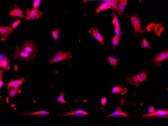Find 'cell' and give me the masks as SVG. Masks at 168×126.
<instances>
[{"instance_id": "44dd1931", "label": "cell", "mask_w": 168, "mask_h": 126, "mask_svg": "<svg viewBox=\"0 0 168 126\" xmlns=\"http://www.w3.org/2000/svg\"><path fill=\"white\" fill-rule=\"evenodd\" d=\"M168 113V110H162L161 109H159L157 111L152 113H150L149 114H147L144 115V117H148L151 116L156 114H167Z\"/></svg>"}, {"instance_id": "ba28073f", "label": "cell", "mask_w": 168, "mask_h": 126, "mask_svg": "<svg viewBox=\"0 0 168 126\" xmlns=\"http://www.w3.org/2000/svg\"><path fill=\"white\" fill-rule=\"evenodd\" d=\"M13 31L11 26H1L0 33L2 37L1 38V40L2 41L6 40L8 36L11 34Z\"/></svg>"}, {"instance_id": "9a60e30c", "label": "cell", "mask_w": 168, "mask_h": 126, "mask_svg": "<svg viewBox=\"0 0 168 126\" xmlns=\"http://www.w3.org/2000/svg\"><path fill=\"white\" fill-rule=\"evenodd\" d=\"M88 114V113L84 110H79L74 111L71 112H68L67 113L60 115L65 116H82L86 115Z\"/></svg>"}, {"instance_id": "2e32d148", "label": "cell", "mask_w": 168, "mask_h": 126, "mask_svg": "<svg viewBox=\"0 0 168 126\" xmlns=\"http://www.w3.org/2000/svg\"><path fill=\"white\" fill-rule=\"evenodd\" d=\"M106 59L107 62L112 65L114 69H116L117 65L119 61V58L109 56L107 57Z\"/></svg>"}, {"instance_id": "1f68e13d", "label": "cell", "mask_w": 168, "mask_h": 126, "mask_svg": "<svg viewBox=\"0 0 168 126\" xmlns=\"http://www.w3.org/2000/svg\"><path fill=\"white\" fill-rule=\"evenodd\" d=\"M166 115V114H156L152 115L150 117H164Z\"/></svg>"}, {"instance_id": "8fae6325", "label": "cell", "mask_w": 168, "mask_h": 126, "mask_svg": "<svg viewBox=\"0 0 168 126\" xmlns=\"http://www.w3.org/2000/svg\"><path fill=\"white\" fill-rule=\"evenodd\" d=\"M119 2V3L117 8H115L113 7L112 9L117 12L119 15H121L124 10L128 2L126 0H120Z\"/></svg>"}, {"instance_id": "f546056e", "label": "cell", "mask_w": 168, "mask_h": 126, "mask_svg": "<svg viewBox=\"0 0 168 126\" xmlns=\"http://www.w3.org/2000/svg\"><path fill=\"white\" fill-rule=\"evenodd\" d=\"M21 22V21L19 20L14 21L13 24H11L12 28L15 29L18 26H19L20 25Z\"/></svg>"}, {"instance_id": "cb8c5ba5", "label": "cell", "mask_w": 168, "mask_h": 126, "mask_svg": "<svg viewBox=\"0 0 168 126\" xmlns=\"http://www.w3.org/2000/svg\"><path fill=\"white\" fill-rule=\"evenodd\" d=\"M120 28V26L119 25L118 26H115V35L119 38L120 37V36L122 34V32L121 31Z\"/></svg>"}, {"instance_id": "52a82bcc", "label": "cell", "mask_w": 168, "mask_h": 126, "mask_svg": "<svg viewBox=\"0 0 168 126\" xmlns=\"http://www.w3.org/2000/svg\"><path fill=\"white\" fill-rule=\"evenodd\" d=\"M131 23L134 26L135 30V35H137L142 32L141 27V20L137 15H135L131 18Z\"/></svg>"}, {"instance_id": "836d02e7", "label": "cell", "mask_w": 168, "mask_h": 126, "mask_svg": "<svg viewBox=\"0 0 168 126\" xmlns=\"http://www.w3.org/2000/svg\"><path fill=\"white\" fill-rule=\"evenodd\" d=\"M148 110L150 113H153L155 111L154 108L152 107H150L148 109Z\"/></svg>"}, {"instance_id": "f1b7e54d", "label": "cell", "mask_w": 168, "mask_h": 126, "mask_svg": "<svg viewBox=\"0 0 168 126\" xmlns=\"http://www.w3.org/2000/svg\"><path fill=\"white\" fill-rule=\"evenodd\" d=\"M119 2V0H111L109 5L111 7L116 8L118 5Z\"/></svg>"}, {"instance_id": "6da1fadb", "label": "cell", "mask_w": 168, "mask_h": 126, "mask_svg": "<svg viewBox=\"0 0 168 126\" xmlns=\"http://www.w3.org/2000/svg\"><path fill=\"white\" fill-rule=\"evenodd\" d=\"M15 54L13 55L12 57L21 61H22L21 57H23L25 58V61L28 62L31 60H33L36 57V53L33 52L30 53H27L21 51L17 46L15 47Z\"/></svg>"}, {"instance_id": "83f0119b", "label": "cell", "mask_w": 168, "mask_h": 126, "mask_svg": "<svg viewBox=\"0 0 168 126\" xmlns=\"http://www.w3.org/2000/svg\"><path fill=\"white\" fill-rule=\"evenodd\" d=\"M64 94L63 93H61L60 95L58 96V98L57 101L61 103H66V101L64 99Z\"/></svg>"}, {"instance_id": "4dcf8cb0", "label": "cell", "mask_w": 168, "mask_h": 126, "mask_svg": "<svg viewBox=\"0 0 168 126\" xmlns=\"http://www.w3.org/2000/svg\"><path fill=\"white\" fill-rule=\"evenodd\" d=\"M6 72L5 71H4L0 69V88L1 89V87L3 84V82L2 80V78Z\"/></svg>"}, {"instance_id": "7402d4cb", "label": "cell", "mask_w": 168, "mask_h": 126, "mask_svg": "<svg viewBox=\"0 0 168 126\" xmlns=\"http://www.w3.org/2000/svg\"><path fill=\"white\" fill-rule=\"evenodd\" d=\"M119 39L115 35L110 40L113 45V49H114L115 47L118 45L119 44Z\"/></svg>"}, {"instance_id": "e575fe53", "label": "cell", "mask_w": 168, "mask_h": 126, "mask_svg": "<svg viewBox=\"0 0 168 126\" xmlns=\"http://www.w3.org/2000/svg\"><path fill=\"white\" fill-rule=\"evenodd\" d=\"M102 1H103L105 3L109 5L111 0H103Z\"/></svg>"}, {"instance_id": "4316f807", "label": "cell", "mask_w": 168, "mask_h": 126, "mask_svg": "<svg viewBox=\"0 0 168 126\" xmlns=\"http://www.w3.org/2000/svg\"><path fill=\"white\" fill-rule=\"evenodd\" d=\"M151 47L149 46L146 38H144L142 41V43L141 45V48L143 47H148L150 49Z\"/></svg>"}, {"instance_id": "ac0fdd59", "label": "cell", "mask_w": 168, "mask_h": 126, "mask_svg": "<svg viewBox=\"0 0 168 126\" xmlns=\"http://www.w3.org/2000/svg\"><path fill=\"white\" fill-rule=\"evenodd\" d=\"M50 112L45 111H41L35 112H34L28 113V114H23L18 115H36L37 116H39L43 115H48Z\"/></svg>"}, {"instance_id": "9c48e42d", "label": "cell", "mask_w": 168, "mask_h": 126, "mask_svg": "<svg viewBox=\"0 0 168 126\" xmlns=\"http://www.w3.org/2000/svg\"><path fill=\"white\" fill-rule=\"evenodd\" d=\"M14 8L10 12L9 15L12 17H20L25 18L24 15V11L21 10L16 4L14 6Z\"/></svg>"}, {"instance_id": "d6986e66", "label": "cell", "mask_w": 168, "mask_h": 126, "mask_svg": "<svg viewBox=\"0 0 168 126\" xmlns=\"http://www.w3.org/2000/svg\"><path fill=\"white\" fill-rule=\"evenodd\" d=\"M113 9V7H111L109 4L105 3H102L99 7L96 9V12L99 13L100 11L109 9Z\"/></svg>"}, {"instance_id": "4fadbf2b", "label": "cell", "mask_w": 168, "mask_h": 126, "mask_svg": "<svg viewBox=\"0 0 168 126\" xmlns=\"http://www.w3.org/2000/svg\"><path fill=\"white\" fill-rule=\"evenodd\" d=\"M116 110L112 114L104 116L105 117H111L120 116L130 117L127 114L123 112L122 109L119 106L116 105Z\"/></svg>"}, {"instance_id": "30bf717a", "label": "cell", "mask_w": 168, "mask_h": 126, "mask_svg": "<svg viewBox=\"0 0 168 126\" xmlns=\"http://www.w3.org/2000/svg\"><path fill=\"white\" fill-rule=\"evenodd\" d=\"M98 28L92 27L89 31V33L92 34L95 38L101 44L105 46L103 38L98 31Z\"/></svg>"}, {"instance_id": "e0dca14e", "label": "cell", "mask_w": 168, "mask_h": 126, "mask_svg": "<svg viewBox=\"0 0 168 126\" xmlns=\"http://www.w3.org/2000/svg\"><path fill=\"white\" fill-rule=\"evenodd\" d=\"M10 62V60L6 57L5 58L0 60V66L5 70H8L10 68L9 65Z\"/></svg>"}, {"instance_id": "603a6c76", "label": "cell", "mask_w": 168, "mask_h": 126, "mask_svg": "<svg viewBox=\"0 0 168 126\" xmlns=\"http://www.w3.org/2000/svg\"><path fill=\"white\" fill-rule=\"evenodd\" d=\"M59 29H58L54 31L51 30L52 37L55 40H57L58 39L60 36L58 35V32L59 31Z\"/></svg>"}, {"instance_id": "8992f818", "label": "cell", "mask_w": 168, "mask_h": 126, "mask_svg": "<svg viewBox=\"0 0 168 126\" xmlns=\"http://www.w3.org/2000/svg\"><path fill=\"white\" fill-rule=\"evenodd\" d=\"M168 58V52H162L157 55L154 58L151 60L152 63L156 66L161 65L162 62Z\"/></svg>"}, {"instance_id": "d4e9b609", "label": "cell", "mask_w": 168, "mask_h": 126, "mask_svg": "<svg viewBox=\"0 0 168 126\" xmlns=\"http://www.w3.org/2000/svg\"><path fill=\"white\" fill-rule=\"evenodd\" d=\"M40 3V0H35L33 3V10H38Z\"/></svg>"}, {"instance_id": "5b68a950", "label": "cell", "mask_w": 168, "mask_h": 126, "mask_svg": "<svg viewBox=\"0 0 168 126\" xmlns=\"http://www.w3.org/2000/svg\"><path fill=\"white\" fill-rule=\"evenodd\" d=\"M25 11L26 12V15L24 20L25 21L36 19H39L43 14V13L40 11L31 10L28 8L26 9Z\"/></svg>"}, {"instance_id": "ffe728a7", "label": "cell", "mask_w": 168, "mask_h": 126, "mask_svg": "<svg viewBox=\"0 0 168 126\" xmlns=\"http://www.w3.org/2000/svg\"><path fill=\"white\" fill-rule=\"evenodd\" d=\"M22 92L21 89H19L18 88H11L9 91V95L10 97H13L17 94H20Z\"/></svg>"}, {"instance_id": "484cf974", "label": "cell", "mask_w": 168, "mask_h": 126, "mask_svg": "<svg viewBox=\"0 0 168 126\" xmlns=\"http://www.w3.org/2000/svg\"><path fill=\"white\" fill-rule=\"evenodd\" d=\"M112 15L114 16V18L113 19L112 23V24L115 25V26H118L119 25V21L116 15V14L113 13L112 14Z\"/></svg>"}, {"instance_id": "5bb4252c", "label": "cell", "mask_w": 168, "mask_h": 126, "mask_svg": "<svg viewBox=\"0 0 168 126\" xmlns=\"http://www.w3.org/2000/svg\"><path fill=\"white\" fill-rule=\"evenodd\" d=\"M127 91V89L125 87L120 85L119 86H114L112 89L110 94L120 93L121 95H123L126 93Z\"/></svg>"}, {"instance_id": "277c9868", "label": "cell", "mask_w": 168, "mask_h": 126, "mask_svg": "<svg viewBox=\"0 0 168 126\" xmlns=\"http://www.w3.org/2000/svg\"><path fill=\"white\" fill-rule=\"evenodd\" d=\"M20 49L22 51L30 53L32 51L36 53L38 52V48L34 41L26 40L23 42V45Z\"/></svg>"}, {"instance_id": "7c38bea8", "label": "cell", "mask_w": 168, "mask_h": 126, "mask_svg": "<svg viewBox=\"0 0 168 126\" xmlns=\"http://www.w3.org/2000/svg\"><path fill=\"white\" fill-rule=\"evenodd\" d=\"M26 81L24 77L19 79L17 80H11L8 83L7 88L9 89L10 87L18 88L20 86Z\"/></svg>"}, {"instance_id": "d6a6232c", "label": "cell", "mask_w": 168, "mask_h": 126, "mask_svg": "<svg viewBox=\"0 0 168 126\" xmlns=\"http://www.w3.org/2000/svg\"><path fill=\"white\" fill-rule=\"evenodd\" d=\"M106 101L107 100L106 97H105L101 99V104L104 106H105L106 104Z\"/></svg>"}, {"instance_id": "7a4b0ae2", "label": "cell", "mask_w": 168, "mask_h": 126, "mask_svg": "<svg viewBox=\"0 0 168 126\" xmlns=\"http://www.w3.org/2000/svg\"><path fill=\"white\" fill-rule=\"evenodd\" d=\"M148 73L147 71H143L131 77L128 76L127 79L129 83L138 86L140 82L147 80Z\"/></svg>"}, {"instance_id": "3957f363", "label": "cell", "mask_w": 168, "mask_h": 126, "mask_svg": "<svg viewBox=\"0 0 168 126\" xmlns=\"http://www.w3.org/2000/svg\"><path fill=\"white\" fill-rule=\"evenodd\" d=\"M72 58V54L68 52H63L60 50L57 52L55 56L52 59H50L49 62L50 64L65 60L71 59Z\"/></svg>"}]
</instances>
